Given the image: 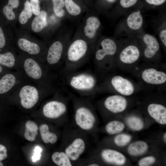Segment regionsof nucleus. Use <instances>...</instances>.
<instances>
[{"label": "nucleus", "instance_id": "obj_38", "mask_svg": "<svg viewBox=\"0 0 166 166\" xmlns=\"http://www.w3.org/2000/svg\"><path fill=\"white\" fill-rule=\"evenodd\" d=\"M53 10L55 14L59 17H62L65 15V11L62 8L53 7Z\"/></svg>", "mask_w": 166, "mask_h": 166}, {"label": "nucleus", "instance_id": "obj_33", "mask_svg": "<svg viewBox=\"0 0 166 166\" xmlns=\"http://www.w3.org/2000/svg\"><path fill=\"white\" fill-rule=\"evenodd\" d=\"M156 160L155 157L153 156H147L140 159L138 164L140 166H149L155 163Z\"/></svg>", "mask_w": 166, "mask_h": 166}, {"label": "nucleus", "instance_id": "obj_2", "mask_svg": "<svg viewBox=\"0 0 166 166\" xmlns=\"http://www.w3.org/2000/svg\"><path fill=\"white\" fill-rule=\"evenodd\" d=\"M91 52V46L83 39H76L68 44L61 73L70 72L81 69L86 62Z\"/></svg>", "mask_w": 166, "mask_h": 166}, {"label": "nucleus", "instance_id": "obj_8", "mask_svg": "<svg viewBox=\"0 0 166 166\" xmlns=\"http://www.w3.org/2000/svg\"><path fill=\"white\" fill-rule=\"evenodd\" d=\"M110 85L122 95L130 96L135 91L134 86L128 79L119 75L112 77L109 80Z\"/></svg>", "mask_w": 166, "mask_h": 166}, {"label": "nucleus", "instance_id": "obj_9", "mask_svg": "<svg viewBox=\"0 0 166 166\" xmlns=\"http://www.w3.org/2000/svg\"><path fill=\"white\" fill-rule=\"evenodd\" d=\"M20 102L25 109L32 108L36 104L39 98L38 92L35 87L30 85L24 86L19 93Z\"/></svg>", "mask_w": 166, "mask_h": 166}, {"label": "nucleus", "instance_id": "obj_47", "mask_svg": "<svg viewBox=\"0 0 166 166\" xmlns=\"http://www.w3.org/2000/svg\"><path fill=\"white\" fill-rule=\"evenodd\" d=\"M3 166V164L0 161V166Z\"/></svg>", "mask_w": 166, "mask_h": 166}, {"label": "nucleus", "instance_id": "obj_25", "mask_svg": "<svg viewBox=\"0 0 166 166\" xmlns=\"http://www.w3.org/2000/svg\"><path fill=\"white\" fill-rule=\"evenodd\" d=\"M53 162L59 166H71V160L65 152H56L52 156Z\"/></svg>", "mask_w": 166, "mask_h": 166}, {"label": "nucleus", "instance_id": "obj_7", "mask_svg": "<svg viewBox=\"0 0 166 166\" xmlns=\"http://www.w3.org/2000/svg\"><path fill=\"white\" fill-rule=\"evenodd\" d=\"M65 102L54 100L46 103L43 108V113L46 117L54 119L59 117L67 111V105Z\"/></svg>", "mask_w": 166, "mask_h": 166}, {"label": "nucleus", "instance_id": "obj_44", "mask_svg": "<svg viewBox=\"0 0 166 166\" xmlns=\"http://www.w3.org/2000/svg\"><path fill=\"white\" fill-rule=\"evenodd\" d=\"M89 166H99L98 164L96 163H93L89 164L88 165Z\"/></svg>", "mask_w": 166, "mask_h": 166}, {"label": "nucleus", "instance_id": "obj_36", "mask_svg": "<svg viewBox=\"0 0 166 166\" xmlns=\"http://www.w3.org/2000/svg\"><path fill=\"white\" fill-rule=\"evenodd\" d=\"M42 151V148L39 146H37L35 147L34 149V153L32 157L33 162H36L40 159L41 156V153Z\"/></svg>", "mask_w": 166, "mask_h": 166}, {"label": "nucleus", "instance_id": "obj_3", "mask_svg": "<svg viewBox=\"0 0 166 166\" xmlns=\"http://www.w3.org/2000/svg\"><path fill=\"white\" fill-rule=\"evenodd\" d=\"M74 119L77 126L81 129L89 131L94 127L96 122L95 117L87 102L74 97Z\"/></svg>", "mask_w": 166, "mask_h": 166}, {"label": "nucleus", "instance_id": "obj_43", "mask_svg": "<svg viewBox=\"0 0 166 166\" xmlns=\"http://www.w3.org/2000/svg\"><path fill=\"white\" fill-rule=\"evenodd\" d=\"M163 140L164 141L165 143H166V133L165 132L164 133L163 135Z\"/></svg>", "mask_w": 166, "mask_h": 166}, {"label": "nucleus", "instance_id": "obj_24", "mask_svg": "<svg viewBox=\"0 0 166 166\" xmlns=\"http://www.w3.org/2000/svg\"><path fill=\"white\" fill-rule=\"evenodd\" d=\"M125 128V125L118 120H113L109 122L105 125V130L109 135H117L121 133Z\"/></svg>", "mask_w": 166, "mask_h": 166}, {"label": "nucleus", "instance_id": "obj_46", "mask_svg": "<svg viewBox=\"0 0 166 166\" xmlns=\"http://www.w3.org/2000/svg\"><path fill=\"white\" fill-rule=\"evenodd\" d=\"M2 66H1L0 65V73H1L2 71Z\"/></svg>", "mask_w": 166, "mask_h": 166}, {"label": "nucleus", "instance_id": "obj_6", "mask_svg": "<svg viewBox=\"0 0 166 166\" xmlns=\"http://www.w3.org/2000/svg\"><path fill=\"white\" fill-rule=\"evenodd\" d=\"M103 105L109 112L117 114L124 112L128 106V101L123 96L113 95L107 97L103 101Z\"/></svg>", "mask_w": 166, "mask_h": 166}, {"label": "nucleus", "instance_id": "obj_40", "mask_svg": "<svg viewBox=\"0 0 166 166\" xmlns=\"http://www.w3.org/2000/svg\"><path fill=\"white\" fill-rule=\"evenodd\" d=\"M6 43V39L3 30L0 26V49L3 47Z\"/></svg>", "mask_w": 166, "mask_h": 166}, {"label": "nucleus", "instance_id": "obj_41", "mask_svg": "<svg viewBox=\"0 0 166 166\" xmlns=\"http://www.w3.org/2000/svg\"><path fill=\"white\" fill-rule=\"evenodd\" d=\"M160 37L164 45L166 46V30L163 29L161 30L159 34Z\"/></svg>", "mask_w": 166, "mask_h": 166}, {"label": "nucleus", "instance_id": "obj_29", "mask_svg": "<svg viewBox=\"0 0 166 166\" xmlns=\"http://www.w3.org/2000/svg\"><path fill=\"white\" fill-rule=\"evenodd\" d=\"M32 14L30 2L28 0H26L24 3V9L21 13L19 17L20 23L23 25L26 24L28 19L31 17Z\"/></svg>", "mask_w": 166, "mask_h": 166}, {"label": "nucleus", "instance_id": "obj_11", "mask_svg": "<svg viewBox=\"0 0 166 166\" xmlns=\"http://www.w3.org/2000/svg\"><path fill=\"white\" fill-rule=\"evenodd\" d=\"M100 155L103 161L109 164L121 166L125 164L126 161L124 155L113 149H104L101 152Z\"/></svg>", "mask_w": 166, "mask_h": 166}, {"label": "nucleus", "instance_id": "obj_12", "mask_svg": "<svg viewBox=\"0 0 166 166\" xmlns=\"http://www.w3.org/2000/svg\"><path fill=\"white\" fill-rule=\"evenodd\" d=\"M85 148L84 140L81 138L74 139L65 149V152L71 161L77 160L84 152Z\"/></svg>", "mask_w": 166, "mask_h": 166}, {"label": "nucleus", "instance_id": "obj_27", "mask_svg": "<svg viewBox=\"0 0 166 166\" xmlns=\"http://www.w3.org/2000/svg\"><path fill=\"white\" fill-rule=\"evenodd\" d=\"M19 0H9L7 5L3 8V13L6 18L9 20H13L15 18V15L13 11L14 8L18 7Z\"/></svg>", "mask_w": 166, "mask_h": 166}, {"label": "nucleus", "instance_id": "obj_37", "mask_svg": "<svg viewBox=\"0 0 166 166\" xmlns=\"http://www.w3.org/2000/svg\"><path fill=\"white\" fill-rule=\"evenodd\" d=\"M7 157L6 148L4 145L0 144V161L4 160Z\"/></svg>", "mask_w": 166, "mask_h": 166}, {"label": "nucleus", "instance_id": "obj_19", "mask_svg": "<svg viewBox=\"0 0 166 166\" xmlns=\"http://www.w3.org/2000/svg\"><path fill=\"white\" fill-rule=\"evenodd\" d=\"M128 26L130 29L137 30L142 26L143 19L142 16L139 11L134 12L127 17L126 20Z\"/></svg>", "mask_w": 166, "mask_h": 166}, {"label": "nucleus", "instance_id": "obj_1", "mask_svg": "<svg viewBox=\"0 0 166 166\" xmlns=\"http://www.w3.org/2000/svg\"><path fill=\"white\" fill-rule=\"evenodd\" d=\"M61 73L65 90L70 95L91 97L102 88L99 84V73L95 70L80 69L72 72Z\"/></svg>", "mask_w": 166, "mask_h": 166}, {"label": "nucleus", "instance_id": "obj_22", "mask_svg": "<svg viewBox=\"0 0 166 166\" xmlns=\"http://www.w3.org/2000/svg\"><path fill=\"white\" fill-rule=\"evenodd\" d=\"M16 81L14 76L10 73L4 75L0 80V94L6 93L14 85Z\"/></svg>", "mask_w": 166, "mask_h": 166}, {"label": "nucleus", "instance_id": "obj_13", "mask_svg": "<svg viewBox=\"0 0 166 166\" xmlns=\"http://www.w3.org/2000/svg\"><path fill=\"white\" fill-rule=\"evenodd\" d=\"M150 116L157 123L161 125L166 124V108L161 104L151 103L147 107Z\"/></svg>", "mask_w": 166, "mask_h": 166}, {"label": "nucleus", "instance_id": "obj_17", "mask_svg": "<svg viewBox=\"0 0 166 166\" xmlns=\"http://www.w3.org/2000/svg\"><path fill=\"white\" fill-rule=\"evenodd\" d=\"M25 71L30 77L34 79H40L42 75L41 67L34 59L29 58L26 59L24 64Z\"/></svg>", "mask_w": 166, "mask_h": 166}, {"label": "nucleus", "instance_id": "obj_26", "mask_svg": "<svg viewBox=\"0 0 166 166\" xmlns=\"http://www.w3.org/2000/svg\"><path fill=\"white\" fill-rule=\"evenodd\" d=\"M25 126L24 133L25 139L29 141H34L38 134V127L37 125L33 121H28L26 122Z\"/></svg>", "mask_w": 166, "mask_h": 166}, {"label": "nucleus", "instance_id": "obj_35", "mask_svg": "<svg viewBox=\"0 0 166 166\" xmlns=\"http://www.w3.org/2000/svg\"><path fill=\"white\" fill-rule=\"evenodd\" d=\"M138 0H120L121 5L124 8H128L134 5Z\"/></svg>", "mask_w": 166, "mask_h": 166}, {"label": "nucleus", "instance_id": "obj_34", "mask_svg": "<svg viewBox=\"0 0 166 166\" xmlns=\"http://www.w3.org/2000/svg\"><path fill=\"white\" fill-rule=\"evenodd\" d=\"M30 4L33 13L36 15L40 12V1L39 0H30Z\"/></svg>", "mask_w": 166, "mask_h": 166}, {"label": "nucleus", "instance_id": "obj_31", "mask_svg": "<svg viewBox=\"0 0 166 166\" xmlns=\"http://www.w3.org/2000/svg\"><path fill=\"white\" fill-rule=\"evenodd\" d=\"M65 6L67 12L73 16H77L80 14L81 8L72 0H64Z\"/></svg>", "mask_w": 166, "mask_h": 166}, {"label": "nucleus", "instance_id": "obj_32", "mask_svg": "<svg viewBox=\"0 0 166 166\" xmlns=\"http://www.w3.org/2000/svg\"><path fill=\"white\" fill-rule=\"evenodd\" d=\"M15 61L14 56L11 52H9L0 54V65L11 68L14 65Z\"/></svg>", "mask_w": 166, "mask_h": 166}, {"label": "nucleus", "instance_id": "obj_4", "mask_svg": "<svg viewBox=\"0 0 166 166\" xmlns=\"http://www.w3.org/2000/svg\"><path fill=\"white\" fill-rule=\"evenodd\" d=\"M100 48L95 50L94 53V70L99 73L109 70L107 58L114 55L117 50L116 43L109 38L103 39L100 43Z\"/></svg>", "mask_w": 166, "mask_h": 166}, {"label": "nucleus", "instance_id": "obj_5", "mask_svg": "<svg viewBox=\"0 0 166 166\" xmlns=\"http://www.w3.org/2000/svg\"><path fill=\"white\" fill-rule=\"evenodd\" d=\"M68 44L60 41L54 42L49 47L48 51L46 60L51 66H56L61 61L64 62L66 50Z\"/></svg>", "mask_w": 166, "mask_h": 166}, {"label": "nucleus", "instance_id": "obj_30", "mask_svg": "<svg viewBox=\"0 0 166 166\" xmlns=\"http://www.w3.org/2000/svg\"><path fill=\"white\" fill-rule=\"evenodd\" d=\"M132 136L127 133H120L115 136L114 142L115 144L119 147H124L128 145L131 141Z\"/></svg>", "mask_w": 166, "mask_h": 166}, {"label": "nucleus", "instance_id": "obj_45", "mask_svg": "<svg viewBox=\"0 0 166 166\" xmlns=\"http://www.w3.org/2000/svg\"><path fill=\"white\" fill-rule=\"evenodd\" d=\"M106 0L110 2H113L114 1H115V0Z\"/></svg>", "mask_w": 166, "mask_h": 166}, {"label": "nucleus", "instance_id": "obj_15", "mask_svg": "<svg viewBox=\"0 0 166 166\" xmlns=\"http://www.w3.org/2000/svg\"><path fill=\"white\" fill-rule=\"evenodd\" d=\"M143 39L146 46L144 51V56L147 58H152L159 50V43L155 37L148 34H144Z\"/></svg>", "mask_w": 166, "mask_h": 166}, {"label": "nucleus", "instance_id": "obj_21", "mask_svg": "<svg viewBox=\"0 0 166 166\" xmlns=\"http://www.w3.org/2000/svg\"><path fill=\"white\" fill-rule=\"evenodd\" d=\"M46 17V12L42 10L34 18L31 24V28L34 32H39L47 26Z\"/></svg>", "mask_w": 166, "mask_h": 166}, {"label": "nucleus", "instance_id": "obj_23", "mask_svg": "<svg viewBox=\"0 0 166 166\" xmlns=\"http://www.w3.org/2000/svg\"><path fill=\"white\" fill-rule=\"evenodd\" d=\"M39 130L41 138L45 143L54 144L57 141V136L55 134L49 132L47 125H41L39 127Z\"/></svg>", "mask_w": 166, "mask_h": 166}, {"label": "nucleus", "instance_id": "obj_10", "mask_svg": "<svg viewBox=\"0 0 166 166\" xmlns=\"http://www.w3.org/2000/svg\"><path fill=\"white\" fill-rule=\"evenodd\" d=\"M141 76L144 82L151 85H161L166 81V73L153 68L144 69L142 72Z\"/></svg>", "mask_w": 166, "mask_h": 166}, {"label": "nucleus", "instance_id": "obj_39", "mask_svg": "<svg viewBox=\"0 0 166 166\" xmlns=\"http://www.w3.org/2000/svg\"><path fill=\"white\" fill-rule=\"evenodd\" d=\"M53 7L62 8L65 6L64 0H52Z\"/></svg>", "mask_w": 166, "mask_h": 166}, {"label": "nucleus", "instance_id": "obj_42", "mask_svg": "<svg viewBox=\"0 0 166 166\" xmlns=\"http://www.w3.org/2000/svg\"><path fill=\"white\" fill-rule=\"evenodd\" d=\"M148 4L156 6H159L163 4L166 0H145Z\"/></svg>", "mask_w": 166, "mask_h": 166}, {"label": "nucleus", "instance_id": "obj_14", "mask_svg": "<svg viewBox=\"0 0 166 166\" xmlns=\"http://www.w3.org/2000/svg\"><path fill=\"white\" fill-rule=\"evenodd\" d=\"M138 48L134 45H129L124 48L120 53L119 58L121 61L126 64L136 62L140 56Z\"/></svg>", "mask_w": 166, "mask_h": 166}, {"label": "nucleus", "instance_id": "obj_16", "mask_svg": "<svg viewBox=\"0 0 166 166\" xmlns=\"http://www.w3.org/2000/svg\"><path fill=\"white\" fill-rule=\"evenodd\" d=\"M101 22L97 17L90 16L86 19L84 28V33L85 36L90 40L95 37L97 31L101 26Z\"/></svg>", "mask_w": 166, "mask_h": 166}, {"label": "nucleus", "instance_id": "obj_20", "mask_svg": "<svg viewBox=\"0 0 166 166\" xmlns=\"http://www.w3.org/2000/svg\"><path fill=\"white\" fill-rule=\"evenodd\" d=\"M18 44L22 50L31 54L36 55L40 52V48L38 45L25 38L19 39L18 41Z\"/></svg>", "mask_w": 166, "mask_h": 166}, {"label": "nucleus", "instance_id": "obj_18", "mask_svg": "<svg viewBox=\"0 0 166 166\" xmlns=\"http://www.w3.org/2000/svg\"><path fill=\"white\" fill-rule=\"evenodd\" d=\"M148 145L145 141L137 140L131 143L128 146L127 151L128 154L133 156H140L148 150Z\"/></svg>", "mask_w": 166, "mask_h": 166}, {"label": "nucleus", "instance_id": "obj_28", "mask_svg": "<svg viewBox=\"0 0 166 166\" xmlns=\"http://www.w3.org/2000/svg\"><path fill=\"white\" fill-rule=\"evenodd\" d=\"M126 122L128 126L131 129L136 131L141 130L144 126L142 119L136 116L129 117L127 118Z\"/></svg>", "mask_w": 166, "mask_h": 166}]
</instances>
